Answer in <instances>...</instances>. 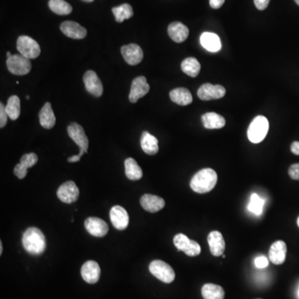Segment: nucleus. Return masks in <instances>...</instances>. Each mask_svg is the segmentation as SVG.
<instances>
[{
    "instance_id": "4c0bfd02",
    "label": "nucleus",
    "mask_w": 299,
    "mask_h": 299,
    "mask_svg": "<svg viewBox=\"0 0 299 299\" xmlns=\"http://www.w3.org/2000/svg\"><path fill=\"white\" fill-rule=\"evenodd\" d=\"M254 4L259 10H264L268 7L270 0H254Z\"/></svg>"
},
{
    "instance_id": "79ce46f5",
    "label": "nucleus",
    "mask_w": 299,
    "mask_h": 299,
    "mask_svg": "<svg viewBox=\"0 0 299 299\" xmlns=\"http://www.w3.org/2000/svg\"><path fill=\"white\" fill-rule=\"evenodd\" d=\"M2 242L0 243V254H2Z\"/></svg>"
},
{
    "instance_id": "c85d7f7f",
    "label": "nucleus",
    "mask_w": 299,
    "mask_h": 299,
    "mask_svg": "<svg viewBox=\"0 0 299 299\" xmlns=\"http://www.w3.org/2000/svg\"><path fill=\"white\" fill-rule=\"evenodd\" d=\"M201 294L204 299H224V289L216 284H204V286L202 287Z\"/></svg>"
},
{
    "instance_id": "7ed1b4c3",
    "label": "nucleus",
    "mask_w": 299,
    "mask_h": 299,
    "mask_svg": "<svg viewBox=\"0 0 299 299\" xmlns=\"http://www.w3.org/2000/svg\"><path fill=\"white\" fill-rule=\"evenodd\" d=\"M269 121L264 116L255 117L249 125L248 138L252 143H259L265 138L269 132Z\"/></svg>"
},
{
    "instance_id": "0eeeda50",
    "label": "nucleus",
    "mask_w": 299,
    "mask_h": 299,
    "mask_svg": "<svg viewBox=\"0 0 299 299\" xmlns=\"http://www.w3.org/2000/svg\"><path fill=\"white\" fill-rule=\"evenodd\" d=\"M67 133L70 138L79 147L80 152L78 154L80 156H82L84 153H87L89 142L82 126H80L76 122L71 123L67 127Z\"/></svg>"
},
{
    "instance_id": "a211bd4d",
    "label": "nucleus",
    "mask_w": 299,
    "mask_h": 299,
    "mask_svg": "<svg viewBox=\"0 0 299 299\" xmlns=\"http://www.w3.org/2000/svg\"><path fill=\"white\" fill-rule=\"evenodd\" d=\"M63 34L73 39H82L87 36V29L73 21H65L60 26Z\"/></svg>"
},
{
    "instance_id": "aec40b11",
    "label": "nucleus",
    "mask_w": 299,
    "mask_h": 299,
    "mask_svg": "<svg viewBox=\"0 0 299 299\" xmlns=\"http://www.w3.org/2000/svg\"><path fill=\"white\" fill-rule=\"evenodd\" d=\"M208 243L209 250L214 256H221L225 250V241L221 233L219 231H212L208 235Z\"/></svg>"
},
{
    "instance_id": "1a4fd4ad",
    "label": "nucleus",
    "mask_w": 299,
    "mask_h": 299,
    "mask_svg": "<svg viewBox=\"0 0 299 299\" xmlns=\"http://www.w3.org/2000/svg\"><path fill=\"white\" fill-rule=\"evenodd\" d=\"M226 90L221 85H212L210 83H205L202 85L198 90V97L203 101L209 100L220 99L224 97Z\"/></svg>"
},
{
    "instance_id": "6ab92c4d",
    "label": "nucleus",
    "mask_w": 299,
    "mask_h": 299,
    "mask_svg": "<svg viewBox=\"0 0 299 299\" xmlns=\"http://www.w3.org/2000/svg\"><path fill=\"white\" fill-rule=\"evenodd\" d=\"M141 205L146 211L156 213L164 207V199L154 194H146L141 198Z\"/></svg>"
},
{
    "instance_id": "9d476101",
    "label": "nucleus",
    "mask_w": 299,
    "mask_h": 299,
    "mask_svg": "<svg viewBox=\"0 0 299 299\" xmlns=\"http://www.w3.org/2000/svg\"><path fill=\"white\" fill-rule=\"evenodd\" d=\"M58 199L66 204H72L77 201L79 197V189L73 181L65 182L58 188L57 191Z\"/></svg>"
},
{
    "instance_id": "c9c22d12",
    "label": "nucleus",
    "mask_w": 299,
    "mask_h": 299,
    "mask_svg": "<svg viewBox=\"0 0 299 299\" xmlns=\"http://www.w3.org/2000/svg\"><path fill=\"white\" fill-rule=\"evenodd\" d=\"M289 176L295 180H299V163L292 164L289 169Z\"/></svg>"
},
{
    "instance_id": "e433bc0d",
    "label": "nucleus",
    "mask_w": 299,
    "mask_h": 299,
    "mask_svg": "<svg viewBox=\"0 0 299 299\" xmlns=\"http://www.w3.org/2000/svg\"><path fill=\"white\" fill-rule=\"evenodd\" d=\"M255 265H256L257 268H259V269H264V268H266V267L269 265V260H268L266 257H258V258L255 259Z\"/></svg>"
},
{
    "instance_id": "09e8293b",
    "label": "nucleus",
    "mask_w": 299,
    "mask_h": 299,
    "mask_svg": "<svg viewBox=\"0 0 299 299\" xmlns=\"http://www.w3.org/2000/svg\"></svg>"
},
{
    "instance_id": "c03bdc74",
    "label": "nucleus",
    "mask_w": 299,
    "mask_h": 299,
    "mask_svg": "<svg viewBox=\"0 0 299 299\" xmlns=\"http://www.w3.org/2000/svg\"><path fill=\"white\" fill-rule=\"evenodd\" d=\"M82 1H84V2H93L94 0H82Z\"/></svg>"
},
{
    "instance_id": "423d86ee",
    "label": "nucleus",
    "mask_w": 299,
    "mask_h": 299,
    "mask_svg": "<svg viewBox=\"0 0 299 299\" xmlns=\"http://www.w3.org/2000/svg\"><path fill=\"white\" fill-rule=\"evenodd\" d=\"M7 69L12 74L17 76H23L30 72L32 69V64L30 59L23 57L21 54L12 55L6 62Z\"/></svg>"
},
{
    "instance_id": "72a5a7b5",
    "label": "nucleus",
    "mask_w": 299,
    "mask_h": 299,
    "mask_svg": "<svg viewBox=\"0 0 299 299\" xmlns=\"http://www.w3.org/2000/svg\"><path fill=\"white\" fill-rule=\"evenodd\" d=\"M264 200L262 199L257 194H253L250 198V203L249 204V210L252 213L259 215L261 214L264 209Z\"/></svg>"
},
{
    "instance_id": "393cba45",
    "label": "nucleus",
    "mask_w": 299,
    "mask_h": 299,
    "mask_svg": "<svg viewBox=\"0 0 299 299\" xmlns=\"http://www.w3.org/2000/svg\"><path fill=\"white\" fill-rule=\"evenodd\" d=\"M141 146L143 151L150 155L157 154V152L159 150L158 140L156 137L150 134L149 132H144L142 133L141 137Z\"/></svg>"
},
{
    "instance_id": "2eb2a0df",
    "label": "nucleus",
    "mask_w": 299,
    "mask_h": 299,
    "mask_svg": "<svg viewBox=\"0 0 299 299\" xmlns=\"http://www.w3.org/2000/svg\"><path fill=\"white\" fill-rule=\"evenodd\" d=\"M112 224L118 230H124L129 224V215L127 210L120 205L112 207L110 211Z\"/></svg>"
},
{
    "instance_id": "39448f33",
    "label": "nucleus",
    "mask_w": 299,
    "mask_h": 299,
    "mask_svg": "<svg viewBox=\"0 0 299 299\" xmlns=\"http://www.w3.org/2000/svg\"><path fill=\"white\" fill-rule=\"evenodd\" d=\"M17 49L20 54L28 59L37 58L41 53L39 44L28 36H20L17 38Z\"/></svg>"
},
{
    "instance_id": "f03ea898",
    "label": "nucleus",
    "mask_w": 299,
    "mask_h": 299,
    "mask_svg": "<svg viewBox=\"0 0 299 299\" xmlns=\"http://www.w3.org/2000/svg\"><path fill=\"white\" fill-rule=\"evenodd\" d=\"M22 246L28 254L39 255L46 249L44 234L39 229L31 227L22 234Z\"/></svg>"
},
{
    "instance_id": "bb28decb",
    "label": "nucleus",
    "mask_w": 299,
    "mask_h": 299,
    "mask_svg": "<svg viewBox=\"0 0 299 299\" xmlns=\"http://www.w3.org/2000/svg\"><path fill=\"white\" fill-rule=\"evenodd\" d=\"M202 122L207 129H220L225 126V119L215 112H207L203 115Z\"/></svg>"
},
{
    "instance_id": "dca6fc26",
    "label": "nucleus",
    "mask_w": 299,
    "mask_h": 299,
    "mask_svg": "<svg viewBox=\"0 0 299 299\" xmlns=\"http://www.w3.org/2000/svg\"><path fill=\"white\" fill-rule=\"evenodd\" d=\"M38 158L35 153H28L22 155L18 164H16L13 169V173L18 179H22L26 177L27 169L37 164Z\"/></svg>"
},
{
    "instance_id": "c756f323",
    "label": "nucleus",
    "mask_w": 299,
    "mask_h": 299,
    "mask_svg": "<svg viewBox=\"0 0 299 299\" xmlns=\"http://www.w3.org/2000/svg\"><path fill=\"white\" fill-rule=\"evenodd\" d=\"M200 63L194 57H187L182 62L181 69L189 77H196L200 72Z\"/></svg>"
},
{
    "instance_id": "f257e3e1",
    "label": "nucleus",
    "mask_w": 299,
    "mask_h": 299,
    "mask_svg": "<svg viewBox=\"0 0 299 299\" xmlns=\"http://www.w3.org/2000/svg\"><path fill=\"white\" fill-rule=\"evenodd\" d=\"M218 175L214 169L205 168L197 172L190 180V188L198 194L211 191L216 185Z\"/></svg>"
},
{
    "instance_id": "37998d69",
    "label": "nucleus",
    "mask_w": 299,
    "mask_h": 299,
    "mask_svg": "<svg viewBox=\"0 0 299 299\" xmlns=\"http://www.w3.org/2000/svg\"><path fill=\"white\" fill-rule=\"evenodd\" d=\"M11 56H12V54H11V52H7V58H8V57H11Z\"/></svg>"
},
{
    "instance_id": "473e14b6",
    "label": "nucleus",
    "mask_w": 299,
    "mask_h": 299,
    "mask_svg": "<svg viewBox=\"0 0 299 299\" xmlns=\"http://www.w3.org/2000/svg\"><path fill=\"white\" fill-rule=\"evenodd\" d=\"M48 5L50 9L56 14H70L72 11V6L64 0H49Z\"/></svg>"
},
{
    "instance_id": "f8f14e48",
    "label": "nucleus",
    "mask_w": 299,
    "mask_h": 299,
    "mask_svg": "<svg viewBox=\"0 0 299 299\" xmlns=\"http://www.w3.org/2000/svg\"><path fill=\"white\" fill-rule=\"evenodd\" d=\"M121 52L125 61L132 66L139 64L144 57L142 47L135 43L122 46Z\"/></svg>"
},
{
    "instance_id": "49530a36",
    "label": "nucleus",
    "mask_w": 299,
    "mask_h": 299,
    "mask_svg": "<svg viewBox=\"0 0 299 299\" xmlns=\"http://www.w3.org/2000/svg\"><path fill=\"white\" fill-rule=\"evenodd\" d=\"M297 224H298V226L299 227V217L298 218V220H297Z\"/></svg>"
},
{
    "instance_id": "4468645a",
    "label": "nucleus",
    "mask_w": 299,
    "mask_h": 299,
    "mask_svg": "<svg viewBox=\"0 0 299 299\" xmlns=\"http://www.w3.org/2000/svg\"><path fill=\"white\" fill-rule=\"evenodd\" d=\"M84 224L87 231L92 236L102 238L107 235L109 231L108 224L104 220L96 217L87 218Z\"/></svg>"
},
{
    "instance_id": "f704fd0d",
    "label": "nucleus",
    "mask_w": 299,
    "mask_h": 299,
    "mask_svg": "<svg viewBox=\"0 0 299 299\" xmlns=\"http://www.w3.org/2000/svg\"><path fill=\"white\" fill-rule=\"evenodd\" d=\"M7 116L6 110H5V106H3L2 102L0 103V127L3 128L6 126L7 122Z\"/></svg>"
},
{
    "instance_id": "5701e85b",
    "label": "nucleus",
    "mask_w": 299,
    "mask_h": 299,
    "mask_svg": "<svg viewBox=\"0 0 299 299\" xmlns=\"http://www.w3.org/2000/svg\"><path fill=\"white\" fill-rule=\"evenodd\" d=\"M39 122L41 126L46 129H52L56 123V117L52 109L50 102H46L39 112Z\"/></svg>"
},
{
    "instance_id": "b1692460",
    "label": "nucleus",
    "mask_w": 299,
    "mask_h": 299,
    "mask_svg": "<svg viewBox=\"0 0 299 299\" xmlns=\"http://www.w3.org/2000/svg\"><path fill=\"white\" fill-rule=\"evenodd\" d=\"M200 43L209 52H219L221 49V42L218 35L213 32H204L200 36Z\"/></svg>"
},
{
    "instance_id": "4be33fe9",
    "label": "nucleus",
    "mask_w": 299,
    "mask_h": 299,
    "mask_svg": "<svg viewBox=\"0 0 299 299\" xmlns=\"http://www.w3.org/2000/svg\"><path fill=\"white\" fill-rule=\"evenodd\" d=\"M168 34L174 42L180 43L187 39L189 36V29L181 22H174L168 27Z\"/></svg>"
},
{
    "instance_id": "ea45409f",
    "label": "nucleus",
    "mask_w": 299,
    "mask_h": 299,
    "mask_svg": "<svg viewBox=\"0 0 299 299\" xmlns=\"http://www.w3.org/2000/svg\"><path fill=\"white\" fill-rule=\"evenodd\" d=\"M291 151L294 154L299 155V142H294L291 145Z\"/></svg>"
},
{
    "instance_id": "a18cd8bd",
    "label": "nucleus",
    "mask_w": 299,
    "mask_h": 299,
    "mask_svg": "<svg viewBox=\"0 0 299 299\" xmlns=\"http://www.w3.org/2000/svg\"><path fill=\"white\" fill-rule=\"evenodd\" d=\"M294 1H295V2H296L297 4L299 5V0H294Z\"/></svg>"
},
{
    "instance_id": "ddd939ff",
    "label": "nucleus",
    "mask_w": 299,
    "mask_h": 299,
    "mask_svg": "<svg viewBox=\"0 0 299 299\" xmlns=\"http://www.w3.org/2000/svg\"><path fill=\"white\" fill-rule=\"evenodd\" d=\"M85 87L90 94L99 97L103 93V86L99 77L94 71L89 70L83 76Z\"/></svg>"
},
{
    "instance_id": "7c9ffc66",
    "label": "nucleus",
    "mask_w": 299,
    "mask_h": 299,
    "mask_svg": "<svg viewBox=\"0 0 299 299\" xmlns=\"http://www.w3.org/2000/svg\"><path fill=\"white\" fill-rule=\"evenodd\" d=\"M112 11L117 22H122L125 19H129L134 14L132 6L128 3H123L118 7H112Z\"/></svg>"
},
{
    "instance_id": "9b49d317",
    "label": "nucleus",
    "mask_w": 299,
    "mask_h": 299,
    "mask_svg": "<svg viewBox=\"0 0 299 299\" xmlns=\"http://www.w3.org/2000/svg\"><path fill=\"white\" fill-rule=\"evenodd\" d=\"M150 85L147 83V78L140 76L132 81L131 92L129 94L130 102L136 103L138 100L144 97L149 92Z\"/></svg>"
},
{
    "instance_id": "20e7f679",
    "label": "nucleus",
    "mask_w": 299,
    "mask_h": 299,
    "mask_svg": "<svg viewBox=\"0 0 299 299\" xmlns=\"http://www.w3.org/2000/svg\"><path fill=\"white\" fill-rule=\"evenodd\" d=\"M149 270L152 275L165 284H170L175 278L174 269L171 266L161 260H154L149 265Z\"/></svg>"
},
{
    "instance_id": "412c9836",
    "label": "nucleus",
    "mask_w": 299,
    "mask_h": 299,
    "mask_svg": "<svg viewBox=\"0 0 299 299\" xmlns=\"http://www.w3.org/2000/svg\"><path fill=\"white\" fill-rule=\"evenodd\" d=\"M287 245L283 240H278L272 244L269 249V257L270 261L276 265L283 264L286 259Z\"/></svg>"
},
{
    "instance_id": "f3484780",
    "label": "nucleus",
    "mask_w": 299,
    "mask_h": 299,
    "mask_svg": "<svg viewBox=\"0 0 299 299\" xmlns=\"http://www.w3.org/2000/svg\"><path fill=\"white\" fill-rule=\"evenodd\" d=\"M82 279L88 284H96L98 282L101 275V269L97 262L89 260L82 265L81 269Z\"/></svg>"
},
{
    "instance_id": "2f4dec72",
    "label": "nucleus",
    "mask_w": 299,
    "mask_h": 299,
    "mask_svg": "<svg viewBox=\"0 0 299 299\" xmlns=\"http://www.w3.org/2000/svg\"><path fill=\"white\" fill-rule=\"evenodd\" d=\"M5 110L7 112V116L12 121L17 120L20 116V99L17 96H11L8 98L7 103L5 106Z\"/></svg>"
},
{
    "instance_id": "58836bf2",
    "label": "nucleus",
    "mask_w": 299,
    "mask_h": 299,
    "mask_svg": "<svg viewBox=\"0 0 299 299\" xmlns=\"http://www.w3.org/2000/svg\"><path fill=\"white\" fill-rule=\"evenodd\" d=\"M224 2H225V0H209V5H210V7L217 9L221 7Z\"/></svg>"
},
{
    "instance_id": "de8ad7c7",
    "label": "nucleus",
    "mask_w": 299,
    "mask_h": 299,
    "mask_svg": "<svg viewBox=\"0 0 299 299\" xmlns=\"http://www.w3.org/2000/svg\"></svg>"
},
{
    "instance_id": "a878e982",
    "label": "nucleus",
    "mask_w": 299,
    "mask_h": 299,
    "mask_svg": "<svg viewBox=\"0 0 299 299\" xmlns=\"http://www.w3.org/2000/svg\"><path fill=\"white\" fill-rule=\"evenodd\" d=\"M169 97L172 102L180 105V106H187L190 104L193 101V97L189 90L184 87H178L172 90L169 92Z\"/></svg>"
},
{
    "instance_id": "cd10ccee",
    "label": "nucleus",
    "mask_w": 299,
    "mask_h": 299,
    "mask_svg": "<svg viewBox=\"0 0 299 299\" xmlns=\"http://www.w3.org/2000/svg\"><path fill=\"white\" fill-rule=\"evenodd\" d=\"M126 175L131 180H138L143 176V172L139 164L133 158H127L125 160Z\"/></svg>"
},
{
    "instance_id": "6e6552de",
    "label": "nucleus",
    "mask_w": 299,
    "mask_h": 299,
    "mask_svg": "<svg viewBox=\"0 0 299 299\" xmlns=\"http://www.w3.org/2000/svg\"><path fill=\"white\" fill-rule=\"evenodd\" d=\"M174 244L179 251L184 252L189 257L198 256L201 252V248L197 242L189 239L183 234H178L174 237Z\"/></svg>"
},
{
    "instance_id": "a19ab883",
    "label": "nucleus",
    "mask_w": 299,
    "mask_h": 299,
    "mask_svg": "<svg viewBox=\"0 0 299 299\" xmlns=\"http://www.w3.org/2000/svg\"><path fill=\"white\" fill-rule=\"evenodd\" d=\"M80 159H81V156H80L79 154H76V155H73V156L69 157L67 159V161L70 162V163H73V162L80 161Z\"/></svg>"
}]
</instances>
